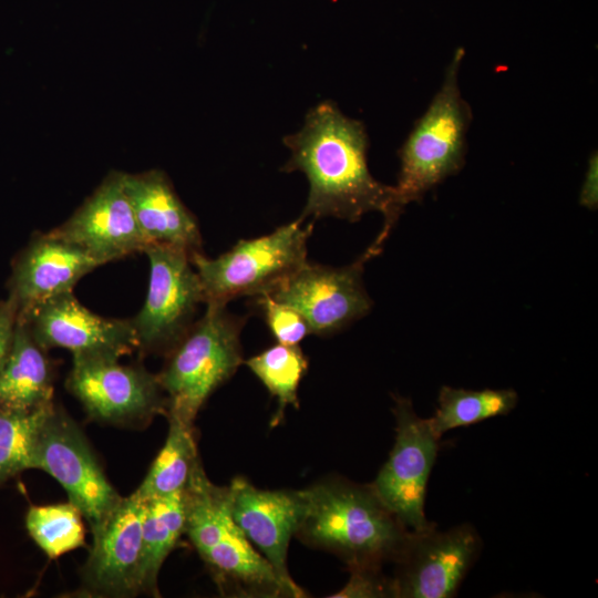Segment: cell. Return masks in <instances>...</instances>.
I'll use <instances>...</instances> for the list:
<instances>
[{"label":"cell","mask_w":598,"mask_h":598,"mask_svg":"<svg viewBox=\"0 0 598 598\" xmlns=\"http://www.w3.org/2000/svg\"><path fill=\"white\" fill-rule=\"evenodd\" d=\"M291 156L283 172H302L309 194L301 218L336 217L359 220L369 212H380L384 224L365 251L380 254L398 218L394 214V187L378 182L367 162L368 135L360 121L343 115L326 102L312 109L303 127L286 136Z\"/></svg>","instance_id":"obj_1"},{"label":"cell","mask_w":598,"mask_h":598,"mask_svg":"<svg viewBox=\"0 0 598 598\" xmlns=\"http://www.w3.org/2000/svg\"><path fill=\"white\" fill-rule=\"evenodd\" d=\"M306 509L296 533L307 546L330 551L348 568L394 561L410 530L370 484L333 476L305 488Z\"/></svg>","instance_id":"obj_2"},{"label":"cell","mask_w":598,"mask_h":598,"mask_svg":"<svg viewBox=\"0 0 598 598\" xmlns=\"http://www.w3.org/2000/svg\"><path fill=\"white\" fill-rule=\"evenodd\" d=\"M185 534L221 594L234 597L301 598L306 592L283 579L235 524L227 486L215 485L200 460L184 488Z\"/></svg>","instance_id":"obj_3"},{"label":"cell","mask_w":598,"mask_h":598,"mask_svg":"<svg viewBox=\"0 0 598 598\" xmlns=\"http://www.w3.org/2000/svg\"><path fill=\"white\" fill-rule=\"evenodd\" d=\"M464 54L463 48L454 52L440 90L400 150L401 167L393 186L396 218L408 204L421 200L465 163L472 111L457 81Z\"/></svg>","instance_id":"obj_4"},{"label":"cell","mask_w":598,"mask_h":598,"mask_svg":"<svg viewBox=\"0 0 598 598\" xmlns=\"http://www.w3.org/2000/svg\"><path fill=\"white\" fill-rule=\"evenodd\" d=\"M226 306L206 303L202 318L166 354L157 374L167 399L166 415L194 423L206 400L243 362L240 331L245 320Z\"/></svg>","instance_id":"obj_5"},{"label":"cell","mask_w":598,"mask_h":598,"mask_svg":"<svg viewBox=\"0 0 598 598\" xmlns=\"http://www.w3.org/2000/svg\"><path fill=\"white\" fill-rule=\"evenodd\" d=\"M303 220L300 217L268 235L239 240L217 258L193 254L204 302L227 305L237 297L269 293L303 266L313 227Z\"/></svg>","instance_id":"obj_6"},{"label":"cell","mask_w":598,"mask_h":598,"mask_svg":"<svg viewBox=\"0 0 598 598\" xmlns=\"http://www.w3.org/2000/svg\"><path fill=\"white\" fill-rule=\"evenodd\" d=\"M31 470L44 471L60 483L91 530L100 526L122 499L82 430L54 404L39 427Z\"/></svg>","instance_id":"obj_7"},{"label":"cell","mask_w":598,"mask_h":598,"mask_svg":"<svg viewBox=\"0 0 598 598\" xmlns=\"http://www.w3.org/2000/svg\"><path fill=\"white\" fill-rule=\"evenodd\" d=\"M395 441L389 458L370 486L409 530L435 526L425 516L426 486L440 448L429 420L420 417L408 398L395 396Z\"/></svg>","instance_id":"obj_8"},{"label":"cell","mask_w":598,"mask_h":598,"mask_svg":"<svg viewBox=\"0 0 598 598\" xmlns=\"http://www.w3.org/2000/svg\"><path fill=\"white\" fill-rule=\"evenodd\" d=\"M146 298L131 319L137 349L167 354L187 333L204 295L190 255L182 249L150 246Z\"/></svg>","instance_id":"obj_9"},{"label":"cell","mask_w":598,"mask_h":598,"mask_svg":"<svg viewBox=\"0 0 598 598\" xmlns=\"http://www.w3.org/2000/svg\"><path fill=\"white\" fill-rule=\"evenodd\" d=\"M69 392L94 420L112 424H145L167 413L157 374L120 359L73 358L65 382Z\"/></svg>","instance_id":"obj_10"},{"label":"cell","mask_w":598,"mask_h":598,"mask_svg":"<svg viewBox=\"0 0 598 598\" xmlns=\"http://www.w3.org/2000/svg\"><path fill=\"white\" fill-rule=\"evenodd\" d=\"M482 542L471 524L445 532H412L393 561L394 598L454 597L478 557Z\"/></svg>","instance_id":"obj_11"},{"label":"cell","mask_w":598,"mask_h":598,"mask_svg":"<svg viewBox=\"0 0 598 598\" xmlns=\"http://www.w3.org/2000/svg\"><path fill=\"white\" fill-rule=\"evenodd\" d=\"M369 259L334 268L309 264L287 277L268 295L296 309L307 321L310 333L328 336L368 315L372 301L362 274Z\"/></svg>","instance_id":"obj_12"},{"label":"cell","mask_w":598,"mask_h":598,"mask_svg":"<svg viewBox=\"0 0 598 598\" xmlns=\"http://www.w3.org/2000/svg\"><path fill=\"white\" fill-rule=\"evenodd\" d=\"M47 351L64 348L73 358L121 359L137 349L131 319L106 318L84 307L66 291L34 307L23 318Z\"/></svg>","instance_id":"obj_13"},{"label":"cell","mask_w":598,"mask_h":598,"mask_svg":"<svg viewBox=\"0 0 598 598\" xmlns=\"http://www.w3.org/2000/svg\"><path fill=\"white\" fill-rule=\"evenodd\" d=\"M144 499L122 497L92 532L93 543L82 569L83 595L132 597L141 594Z\"/></svg>","instance_id":"obj_14"},{"label":"cell","mask_w":598,"mask_h":598,"mask_svg":"<svg viewBox=\"0 0 598 598\" xmlns=\"http://www.w3.org/2000/svg\"><path fill=\"white\" fill-rule=\"evenodd\" d=\"M51 231L81 247L101 265L148 248L120 172L109 174L83 204Z\"/></svg>","instance_id":"obj_15"},{"label":"cell","mask_w":598,"mask_h":598,"mask_svg":"<svg viewBox=\"0 0 598 598\" xmlns=\"http://www.w3.org/2000/svg\"><path fill=\"white\" fill-rule=\"evenodd\" d=\"M227 491L235 524L280 577L293 581L287 555L305 515V488L261 489L237 476Z\"/></svg>","instance_id":"obj_16"},{"label":"cell","mask_w":598,"mask_h":598,"mask_svg":"<svg viewBox=\"0 0 598 598\" xmlns=\"http://www.w3.org/2000/svg\"><path fill=\"white\" fill-rule=\"evenodd\" d=\"M101 264L81 247L52 231L38 233L14 257L8 300L23 318L47 299L72 291L78 281Z\"/></svg>","instance_id":"obj_17"},{"label":"cell","mask_w":598,"mask_h":598,"mask_svg":"<svg viewBox=\"0 0 598 598\" xmlns=\"http://www.w3.org/2000/svg\"><path fill=\"white\" fill-rule=\"evenodd\" d=\"M122 183L148 247H173L190 256L200 251L202 235L197 220L162 171L122 173Z\"/></svg>","instance_id":"obj_18"},{"label":"cell","mask_w":598,"mask_h":598,"mask_svg":"<svg viewBox=\"0 0 598 598\" xmlns=\"http://www.w3.org/2000/svg\"><path fill=\"white\" fill-rule=\"evenodd\" d=\"M53 365L27 322L16 321L0 371V409L32 411L53 403Z\"/></svg>","instance_id":"obj_19"},{"label":"cell","mask_w":598,"mask_h":598,"mask_svg":"<svg viewBox=\"0 0 598 598\" xmlns=\"http://www.w3.org/2000/svg\"><path fill=\"white\" fill-rule=\"evenodd\" d=\"M185 534L184 489L144 501L141 594L158 596L159 569Z\"/></svg>","instance_id":"obj_20"},{"label":"cell","mask_w":598,"mask_h":598,"mask_svg":"<svg viewBox=\"0 0 598 598\" xmlns=\"http://www.w3.org/2000/svg\"><path fill=\"white\" fill-rule=\"evenodd\" d=\"M168 417V433L141 485L133 492L142 499L166 496L183 491L200 460L193 423L174 415Z\"/></svg>","instance_id":"obj_21"},{"label":"cell","mask_w":598,"mask_h":598,"mask_svg":"<svg viewBox=\"0 0 598 598\" xmlns=\"http://www.w3.org/2000/svg\"><path fill=\"white\" fill-rule=\"evenodd\" d=\"M518 395L513 389L466 390L443 385L439 406L429 423L440 439L456 427L506 415L515 409Z\"/></svg>","instance_id":"obj_22"},{"label":"cell","mask_w":598,"mask_h":598,"mask_svg":"<svg viewBox=\"0 0 598 598\" xmlns=\"http://www.w3.org/2000/svg\"><path fill=\"white\" fill-rule=\"evenodd\" d=\"M245 364L278 400L271 426L280 423L288 405L299 406L298 388L308 370V359L299 346L277 343L247 359Z\"/></svg>","instance_id":"obj_23"},{"label":"cell","mask_w":598,"mask_h":598,"mask_svg":"<svg viewBox=\"0 0 598 598\" xmlns=\"http://www.w3.org/2000/svg\"><path fill=\"white\" fill-rule=\"evenodd\" d=\"M25 527L33 542L52 559L85 545L83 515L70 501L30 506Z\"/></svg>","instance_id":"obj_24"},{"label":"cell","mask_w":598,"mask_h":598,"mask_svg":"<svg viewBox=\"0 0 598 598\" xmlns=\"http://www.w3.org/2000/svg\"><path fill=\"white\" fill-rule=\"evenodd\" d=\"M52 405L32 411L0 409V486L18 473L31 470L37 434Z\"/></svg>","instance_id":"obj_25"},{"label":"cell","mask_w":598,"mask_h":598,"mask_svg":"<svg viewBox=\"0 0 598 598\" xmlns=\"http://www.w3.org/2000/svg\"><path fill=\"white\" fill-rule=\"evenodd\" d=\"M257 303L278 343L298 346L310 333L307 321L292 307L278 302L268 295L258 296Z\"/></svg>","instance_id":"obj_26"},{"label":"cell","mask_w":598,"mask_h":598,"mask_svg":"<svg viewBox=\"0 0 598 598\" xmlns=\"http://www.w3.org/2000/svg\"><path fill=\"white\" fill-rule=\"evenodd\" d=\"M350 578L332 598H394L392 577L385 576L381 567L349 568Z\"/></svg>","instance_id":"obj_27"},{"label":"cell","mask_w":598,"mask_h":598,"mask_svg":"<svg viewBox=\"0 0 598 598\" xmlns=\"http://www.w3.org/2000/svg\"><path fill=\"white\" fill-rule=\"evenodd\" d=\"M17 321V312L12 303L6 299L0 301V371L7 358Z\"/></svg>","instance_id":"obj_28"},{"label":"cell","mask_w":598,"mask_h":598,"mask_svg":"<svg viewBox=\"0 0 598 598\" xmlns=\"http://www.w3.org/2000/svg\"><path fill=\"white\" fill-rule=\"evenodd\" d=\"M596 161L595 164L590 165L587 178L581 192V203L587 207L594 208L597 204V193H596Z\"/></svg>","instance_id":"obj_29"}]
</instances>
